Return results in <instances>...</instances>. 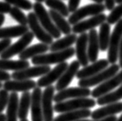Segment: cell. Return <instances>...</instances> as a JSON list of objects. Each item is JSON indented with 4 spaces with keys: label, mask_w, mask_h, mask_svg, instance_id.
<instances>
[{
    "label": "cell",
    "mask_w": 122,
    "mask_h": 121,
    "mask_svg": "<svg viewBox=\"0 0 122 121\" xmlns=\"http://www.w3.org/2000/svg\"><path fill=\"white\" fill-rule=\"evenodd\" d=\"M75 54V49L68 48L63 51H53L50 54H42L32 58L31 62L34 65H50L64 62Z\"/></svg>",
    "instance_id": "1"
},
{
    "label": "cell",
    "mask_w": 122,
    "mask_h": 121,
    "mask_svg": "<svg viewBox=\"0 0 122 121\" xmlns=\"http://www.w3.org/2000/svg\"><path fill=\"white\" fill-rule=\"evenodd\" d=\"M33 9H34V13L36 15L38 21L47 33L54 39H58L59 37H61V33L56 27L51 18L49 13L46 10L45 7L42 5V3L36 2L34 4H33Z\"/></svg>",
    "instance_id": "2"
},
{
    "label": "cell",
    "mask_w": 122,
    "mask_h": 121,
    "mask_svg": "<svg viewBox=\"0 0 122 121\" xmlns=\"http://www.w3.org/2000/svg\"><path fill=\"white\" fill-rule=\"evenodd\" d=\"M96 101L90 98H76L65 102H57L54 106V110L57 113H65L82 109H90L95 106Z\"/></svg>",
    "instance_id": "3"
},
{
    "label": "cell",
    "mask_w": 122,
    "mask_h": 121,
    "mask_svg": "<svg viewBox=\"0 0 122 121\" xmlns=\"http://www.w3.org/2000/svg\"><path fill=\"white\" fill-rule=\"evenodd\" d=\"M119 69H120L119 64H113L111 66H110L109 68L107 67V68L101 71V72L94 75L92 77L79 79L78 84L80 87L84 88H90L95 86L97 85H100L110 78H111L112 76L116 75L119 72Z\"/></svg>",
    "instance_id": "4"
},
{
    "label": "cell",
    "mask_w": 122,
    "mask_h": 121,
    "mask_svg": "<svg viewBox=\"0 0 122 121\" xmlns=\"http://www.w3.org/2000/svg\"><path fill=\"white\" fill-rule=\"evenodd\" d=\"M106 10L105 5L103 3H93L86 5L73 12L71 16H68V22L70 25H74L80 22L86 16H96L100 13H103Z\"/></svg>",
    "instance_id": "5"
},
{
    "label": "cell",
    "mask_w": 122,
    "mask_h": 121,
    "mask_svg": "<svg viewBox=\"0 0 122 121\" xmlns=\"http://www.w3.org/2000/svg\"><path fill=\"white\" fill-rule=\"evenodd\" d=\"M122 38V19L116 23L114 29L110 37L107 61L109 64H116L118 59V49Z\"/></svg>",
    "instance_id": "6"
},
{
    "label": "cell",
    "mask_w": 122,
    "mask_h": 121,
    "mask_svg": "<svg viewBox=\"0 0 122 121\" xmlns=\"http://www.w3.org/2000/svg\"><path fill=\"white\" fill-rule=\"evenodd\" d=\"M34 36L31 31H28L20 38L16 43L10 44L8 48L0 54L2 59H10L16 54H20L25 50L34 40Z\"/></svg>",
    "instance_id": "7"
},
{
    "label": "cell",
    "mask_w": 122,
    "mask_h": 121,
    "mask_svg": "<svg viewBox=\"0 0 122 121\" xmlns=\"http://www.w3.org/2000/svg\"><path fill=\"white\" fill-rule=\"evenodd\" d=\"M27 25L31 29V32L37 39L41 41V43L50 45L53 43V38L44 29L38 21L34 13H29L27 16Z\"/></svg>",
    "instance_id": "8"
},
{
    "label": "cell",
    "mask_w": 122,
    "mask_h": 121,
    "mask_svg": "<svg viewBox=\"0 0 122 121\" xmlns=\"http://www.w3.org/2000/svg\"><path fill=\"white\" fill-rule=\"evenodd\" d=\"M55 88L53 85L47 86L41 96V107L43 112L44 121H53L54 107L52 106Z\"/></svg>",
    "instance_id": "9"
},
{
    "label": "cell",
    "mask_w": 122,
    "mask_h": 121,
    "mask_svg": "<svg viewBox=\"0 0 122 121\" xmlns=\"http://www.w3.org/2000/svg\"><path fill=\"white\" fill-rule=\"evenodd\" d=\"M91 95V91L89 88L84 87H72L65 88L54 96L53 101L56 103L60 102L68 99H76V98H86Z\"/></svg>",
    "instance_id": "10"
},
{
    "label": "cell",
    "mask_w": 122,
    "mask_h": 121,
    "mask_svg": "<svg viewBox=\"0 0 122 121\" xmlns=\"http://www.w3.org/2000/svg\"><path fill=\"white\" fill-rule=\"evenodd\" d=\"M122 83V70L117 72L116 75L112 76L105 82L100 84L97 88L91 92V96L93 98H99L103 95L111 92L113 89L117 88Z\"/></svg>",
    "instance_id": "11"
},
{
    "label": "cell",
    "mask_w": 122,
    "mask_h": 121,
    "mask_svg": "<svg viewBox=\"0 0 122 121\" xmlns=\"http://www.w3.org/2000/svg\"><path fill=\"white\" fill-rule=\"evenodd\" d=\"M51 70L49 65H35L28 67L25 69L16 71L11 75V78L14 80H26L32 78L41 77Z\"/></svg>",
    "instance_id": "12"
},
{
    "label": "cell",
    "mask_w": 122,
    "mask_h": 121,
    "mask_svg": "<svg viewBox=\"0 0 122 121\" xmlns=\"http://www.w3.org/2000/svg\"><path fill=\"white\" fill-rule=\"evenodd\" d=\"M107 16L104 13H100L96 16H91L90 19L82 20L74 24L72 27L73 34H82L87 30L93 29L98 26H100L103 23L106 22Z\"/></svg>",
    "instance_id": "13"
},
{
    "label": "cell",
    "mask_w": 122,
    "mask_h": 121,
    "mask_svg": "<svg viewBox=\"0 0 122 121\" xmlns=\"http://www.w3.org/2000/svg\"><path fill=\"white\" fill-rule=\"evenodd\" d=\"M68 66V64L66 61L59 63L57 66L54 68L52 70H50L48 72L38 79L37 82V87H47L49 85H51L54 82L58 80V78L61 77L63 72L65 71Z\"/></svg>",
    "instance_id": "14"
},
{
    "label": "cell",
    "mask_w": 122,
    "mask_h": 121,
    "mask_svg": "<svg viewBox=\"0 0 122 121\" xmlns=\"http://www.w3.org/2000/svg\"><path fill=\"white\" fill-rule=\"evenodd\" d=\"M80 64L77 60L73 61L65 71L61 75V76L58 78L57 82V84L55 85V90L61 91L62 89H65L68 87V85L71 83V82L72 81L74 77L76 75L77 72L79 69Z\"/></svg>",
    "instance_id": "15"
},
{
    "label": "cell",
    "mask_w": 122,
    "mask_h": 121,
    "mask_svg": "<svg viewBox=\"0 0 122 121\" xmlns=\"http://www.w3.org/2000/svg\"><path fill=\"white\" fill-rule=\"evenodd\" d=\"M87 45H88V34H80L76 41L75 54H76L77 61L80 65L83 67L87 66L89 64V58L87 55Z\"/></svg>",
    "instance_id": "16"
},
{
    "label": "cell",
    "mask_w": 122,
    "mask_h": 121,
    "mask_svg": "<svg viewBox=\"0 0 122 121\" xmlns=\"http://www.w3.org/2000/svg\"><path fill=\"white\" fill-rule=\"evenodd\" d=\"M42 90L40 87H35L31 94L30 110L32 121H44L43 112L41 107Z\"/></svg>",
    "instance_id": "17"
},
{
    "label": "cell",
    "mask_w": 122,
    "mask_h": 121,
    "mask_svg": "<svg viewBox=\"0 0 122 121\" xmlns=\"http://www.w3.org/2000/svg\"><path fill=\"white\" fill-rule=\"evenodd\" d=\"M4 89L11 92H27L30 89H34L37 87V82L26 79V80H8L5 82L2 85Z\"/></svg>",
    "instance_id": "18"
},
{
    "label": "cell",
    "mask_w": 122,
    "mask_h": 121,
    "mask_svg": "<svg viewBox=\"0 0 122 121\" xmlns=\"http://www.w3.org/2000/svg\"><path fill=\"white\" fill-rule=\"evenodd\" d=\"M109 62L107 59H101V60L95 61L90 65L83 67L82 69L78 71L76 76L79 79L90 78L107 68Z\"/></svg>",
    "instance_id": "19"
},
{
    "label": "cell",
    "mask_w": 122,
    "mask_h": 121,
    "mask_svg": "<svg viewBox=\"0 0 122 121\" xmlns=\"http://www.w3.org/2000/svg\"><path fill=\"white\" fill-rule=\"evenodd\" d=\"M122 112V102H113L107 104L106 106L97 109L91 113V117L93 120H100L103 118L108 117L111 116L121 113Z\"/></svg>",
    "instance_id": "20"
},
{
    "label": "cell",
    "mask_w": 122,
    "mask_h": 121,
    "mask_svg": "<svg viewBox=\"0 0 122 121\" xmlns=\"http://www.w3.org/2000/svg\"><path fill=\"white\" fill-rule=\"evenodd\" d=\"M100 46L98 40V34L97 29H90L88 34V45H87V55L89 61L93 63L97 61L99 55Z\"/></svg>",
    "instance_id": "21"
},
{
    "label": "cell",
    "mask_w": 122,
    "mask_h": 121,
    "mask_svg": "<svg viewBox=\"0 0 122 121\" xmlns=\"http://www.w3.org/2000/svg\"><path fill=\"white\" fill-rule=\"evenodd\" d=\"M91 116V111L89 109H82L62 113L56 116L53 121H77Z\"/></svg>",
    "instance_id": "22"
},
{
    "label": "cell",
    "mask_w": 122,
    "mask_h": 121,
    "mask_svg": "<svg viewBox=\"0 0 122 121\" xmlns=\"http://www.w3.org/2000/svg\"><path fill=\"white\" fill-rule=\"evenodd\" d=\"M29 31L27 26H13L0 28V39H11V38L20 37Z\"/></svg>",
    "instance_id": "23"
},
{
    "label": "cell",
    "mask_w": 122,
    "mask_h": 121,
    "mask_svg": "<svg viewBox=\"0 0 122 121\" xmlns=\"http://www.w3.org/2000/svg\"><path fill=\"white\" fill-rule=\"evenodd\" d=\"M47 51H49V45L43 43L37 44L29 47V48L27 47L25 50H23L19 54V58L21 60H28V59L34 58L35 56L44 54Z\"/></svg>",
    "instance_id": "24"
},
{
    "label": "cell",
    "mask_w": 122,
    "mask_h": 121,
    "mask_svg": "<svg viewBox=\"0 0 122 121\" xmlns=\"http://www.w3.org/2000/svg\"><path fill=\"white\" fill-rule=\"evenodd\" d=\"M77 39V36L76 34H69L65 35V37L61 39H58L55 42L50 44L49 51H63L68 48H71L74 44L76 43Z\"/></svg>",
    "instance_id": "25"
},
{
    "label": "cell",
    "mask_w": 122,
    "mask_h": 121,
    "mask_svg": "<svg viewBox=\"0 0 122 121\" xmlns=\"http://www.w3.org/2000/svg\"><path fill=\"white\" fill-rule=\"evenodd\" d=\"M19 96L17 92H11L9 96L5 119L6 121H17L18 117Z\"/></svg>",
    "instance_id": "26"
},
{
    "label": "cell",
    "mask_w": 122,
    "mask_h": 121,
    "mask_svg": "<svg viewBox=\"0 0 122 121\" xmlns=\"http://www.w3.org/2000/svg\"><path fill=\"white\" fill-rule=\"evenodd\" d=\"M48 13L53 23H55L56 27L60 30L61 34L68 35L72 33V26L69 24V23L65 19V17L52 10L48 11Z\"/></svg>",
    "instance_id": "27"
},
{
    "label": "cell",
    "mask_w": 122,
    "mask_h": 121,
    "mask_svg": "<svg viewBox=\"0 0 122 121\" xmlns=\"http://www.w3.org/2000/svg\"><path fill=\"white\" fill-rule=\"evenodd\" d=\"M30 67V63L26 60H10L0 59V69L3 71H20Z\"/></svg>",
    "instance_id": "28"
},
{
    "label": "cell",
    "mask_w": 122,
    "mask_h": 121,
    "mask_svg": "<svg viewBox=\"0 0 122 121\" xmlns=\"http://www.w3.org/2000/svg\"><path fill=\"white\" fill-rule=\"evenodd\" d=\"M110 37H111V25L107 22H104L100 25L99 34H98L100 51H105L108 49Z\"/></svg>",
    "instance_id": "29"
},
{
    "label": "cell",
    "mask_w": 122,
    "mask_h": 121,
    "mask_svg": "<svg viewBox=\"0 0 122 121\" xmlns=\"http://www.w3.org/2000/svg\"><path fill=\"white\" fill-rule=\"evenodd\" d=\"M30 102H31V94L30 92H23L20 100H19V106H18V117L20 120L26 119L28 115L29 109L30 107Z\"/></svg>",
    "instance_id": "30"
},
{
    "label": "cell",
    "mask_w": 122,
    "mask_h": 121,
    "mask_svg": "<svg viewBox=\"0 0 122 121\" xmlns=\"http://www.w3.org/2000/svg\"><path fill=\"white\" fill-rule=\"evenodd\" d=\"M122 99V83L121 84V86L119 87L117 90L114 92H109L106 95H103L102 96L97 98V103L100 106L107 105L110 103L116 102Z\"/></svg>",
    "instance_id": "31"
},
{
    "label": "cell",
    "mask_w": 122,
    "mask_h": 121,
    "mask_svg": "<svg viewBox=\"0 0 122 121\" xmlns=\"http://www.w3.org/2000/svg\"><path fill=\"white\" fill-rule=\"evenodd\" d=\"M45 4L51 10H54L60 13L64 17H68L69 16V11L68 6L61 0H45Z\"/></svg>",
    "instance_id": "32"
},
{
    "label": "cell",
    "mask_w": 122,
    "mask_h": 121,
    "mask_svg": "<svg viewBox=\"0 0 122 121\" xmlns=\"http://www.w3.org/2000/svg\"><path fill=\"white\" fill-rule=\"evenodd\" d=\"M9 13H10L12 18L20 23V25L27 26V16L22 11L21 9L13 6L11 8Z\"/></svg>",
    "instance_id": "33"
},
{
    "label": "cell",
    "mask_w": 122,
    "mask_h": 121,
    "mask_svg": "<svg viewBox=\"0 0 122 121\" xmlns=\"http://www.w3.org/2000/svg\"><path fill=\"white\" fill-rule=\"evenodd\" d=\"M111 11V13L108 15V16H107L106 21L110 25H113L117 23L122 18V2L117 6L114 7Z\"/></svg>",
    "instance_id": "34"
},
{
    "label": "cell",
    "mask_w": 122,
    "mask_h": 121,
    "mask_svg": "<svg viewBox=\"0 0 122 121\" xmlns=\"http://www.w3.org/2000/svg\"><path fill=\"white\" fill-rule=\"evenodd\" d=\"M5 2L23 10L30 11L33 9V3L30 0H5Z\"/></svg>",
    "instance_id": "35"
},
{
    "label": "cell",
    "mask_w": 122,
    "mask_h": 121,
    "mask_svg": "<svg viewBox=\"0 0 122 121\" xmlns=\"http://www.w3.org/2000/svg\"><path fill=\"white\" fill-rule=\"evenodd\" d=\"M9 92L5 89L0 90V114L2 113V112L7 106L9 102Z\"/></svg>",
    "instance_id": "36"
},
{
    "label": "cell",
    "mask_w": 122,
    "mask_h": 121,
    "mask_svg": "<svg viewBox=\"0 0 122 121\" xmlns=\"http://www.w3.org/2000/svg\"><path fill=\"white\" fill-rule=\"evenodd\" d=\"M81 0H68V5H67L69 13H73L77 9H79Z\"/></svg>",
    "instance_id": "37"
},
{
    "label": "cell",
    "mask_w": 122,
    "mask_h": 121,
    "mask_svg": "<svg viewBox=\"0 0 122 121\" xmlns=\"http://www.w3.org/2000/svg\"><path fill=\"white\" fill-rule=\"evenodd\" d=\"M11 8V5L7 3L6 2H0V14L9 13Z\"/></svg>",
    "instance_id": "38"
},
{
    "label": "cell",
    "mask_w": 122,
    "mask_h": 121,
    "mask_svg": "<svg viewBox=\"0 0 122 121\" xmlns=\"http://www.w3.org/2000/svg\"><path fill=\"white\" fill-rule=\"evenodd\" d=\"M11 44H12L11 39H2V40H0V54L2 51H4Z\"/></svg>",
    "instance_id": "39"
},
{
    "label": "cell",
    "mask_w": 122,
    "mask_h": 121,
    "mask_svg": "<svg viewBox=\"0 0 122 121\" xmlns=\"http://www.w3.org/2000/svg\"><path fill=\"white\" fill-rule=\"evenodd\" d=\"M11 75L6 72V71H3L0 69V82H6L8 80H10Z\"/></svg>",
    "instance_id": "40"
},
{
    "label": "cell",
    "mask_w": 122,
    "mask_h": 121,
    "mask_svg": "<svg viewBox=\"0 0 122 121\" xmlns=\"http://www.w3.org/2000/svg\"><path fill=\"white\" fill-rule=\"evenodd\" d=\"M117 118L115 116H111L105 117V118H103V119H100V120H88L82 119V120H77V121H117Z\"/></svg>",
    "instance_id": "41"
},
{
    "label": "cell",
    "mask_w": 122,
    "mask_h": 121,
    "mask_svg": "<svg viewBox=\"0 0 122 121\" xmlns=\"http://www.w3.org/2000/svg\"><path fill=\"white\" fill-rule=\"evenodd\" d=\"M104 2H105L106 10L111 11L115 6V0H104Z\"/></svg>",
    "instance_id": "42"
},
{
    "label": "cell",
    "mask_w": 122,
    "mask_h": 121,
    "mask_svg": "<svg viewBox=\"0 0 122 121\" xmlns=\"http://www.w3.org/2000/svg\"><path fill=\"white\" fill-rule=\"evenodd\" d=\"M118 58H119V66L122 68V38L118 49Z\"/></svg>",
    "instance_id": "43"
},
{
    "label": "cell",
    "mask_w": 122,
    "mask_h": 121,
    "mask_svg": "<svg viewBox=\"0 0 122 121\" xmlns=\"http://www.w3.org/2000/svg\"><path fill=\"white\" fill-rule=\"evenodd\" d=\"M5 20V17L4 16V14H0V28L3 25Z\"/></svg>",
    "instance_id": "44"
},
{
    "label": "cell",
    "mask_w": 122,
    "mask_h": 121,
    "mask_svg": "<svg viewBox=\"0 0 122 121\" xmlns=\"http://www.w3.org/2000/svg\"><path fill=\"white\" fill-rule=\"evenodd\" d=\"M0 121H6V119H5V115L1 113L0 114Z\"/></svg>",
    "instance_id": "45"
},
{
    "label": "cell",
    "mask_w": 122,
    "mask_h": 121,
    "mask_svg": "<svg viewBox=\"0 0 122 121\" xmlns=\"http://www.w3.org/2000/svg\"><path fill=\"white\" fill-rule=\"evenodd\" d=\"M92 1L95 2L96 3H103V2L104 1V0H92Z\"/></svg>",
    "instance_id": "46"
},
{
    "label": "cell",
    "mask_w": 122,
    "mask_h": 121,
    "mask_svg": "<svg viewBox=\"0 0 122 121\" xmlns=\"http://www.w3.org/2000/svg\"><path fill=\"white\" fill-rule=\"evenodd\" d=\"M122 2V0H115V3H117V4H120Z\"/></svg>",
    "instance_id": "47"
},
{
    "label": "cell",
    "mask_w": 122,
    "mask_h": 121,
    "mask_svg": "<svg viewBox=\"0 0 122 121\" xmlns=\"http://www.w3.org/2000/svg\"><path fill=\"white\" fill-rule=\"evenodd\" d=\"M35 1L37 2H41V3H42V2L45 1V0H35Z\"/></svg>",
    "instance_id": "48"
},
{
    "label": "cell",
    "mask_w": 122,
    "mask_h": 121,
    "mask_svg": "<svg viewBox=\"0 0 122 121\" xmlns=\"http://www.w3.org/2000/svg\"><path fill=\"white\" fill-rule=\"evenodd\" d=\"M117 121H122V115L120 116V118H119V119H117Z\"/></svg>",
    "instance_id": "49"
},
{
    "label": "cell",
    "mask_w": 122,
    "mask_h": 121,
    "mask_svg": "<svg viewBox=\"0 0 122 121\" xmlns=\"http://www.w3.org/2000/svg\"><path fill=\"white\" fill-rule=\"evenodd\" d=\"M2 85H3V84H2L1 82H0V89H1V88H2Z\"/></svg>",
    "instance_id": "50"
},
{
    "label": "cell",
    "mask_w": 122,
    "mask_h": 121,
    "mask_svg": "<svg viewBox=\"0 0 122 121\" xmlns=\"http://www.w3.org/2000/svg\"><path fill=\"white\" fill-rule=\"evenodd\" d=\"M20 121H29V120L26 119H23V120H20Z\"/></svg>",
    "instance_id": "51"
}]
</instances>
